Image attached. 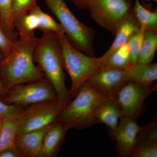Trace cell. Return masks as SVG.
Returning <instances> with one entry per match:
<instances>
[{
  "mask_svg": "<svg viewBox=\"0 0 157 157\" xmlns=\"http://www.w3.org/2000/svg\"><path fill=\"white\" fill-rule=\"evenodd\" d=\"M93 0H71L73 5L78 9L83 10L87 9V7Z\"/></svg>",
  "mask_w": 157,
  "mask_h": 157,
  "instance_id": "obj_30",
  "label": "cell"
},
{
  "mask_svg": "<svg viewBox=\"0 0 157 157\" xmlns=\"http://www.w3.org/2000/svg\"><path fill=\"white\" fill-rule=\"evenodd\" d=\"M33 58L53 86L58 101L66 107L72 98L66 86L61 46L57 34L50 31L43 32L37 39Z\"/></svg>",
  "mask_w": 157,
  "mask_h": 157,
  "instance_id": "obj_2",
  "label": "cell"
},
{
  "mask_svg": "<svg viewBox=\"0 0 157 157\" xmlns=\"http://www.w3.org/2000/svg\"><path fill=\"white\" fill-rule=\"evenodd\" d=\"M64 108L58 100L39 102L22 108L16 117L17 135L48 126L58 121Z\"/></svg>",
  "mask_w": 157,
  "mask_h": 157,
  "instance_id": "obj_6",
  "label": "cell"
},
{
  "mask_svg": "<svg viewBox=\"0 0 157 157\" xmlns=\"http://www.w3.org/2000/svg\"><path fill=\"white\" fill-rule=\"evenodd\" d=\"M28 12L33 13L37 16L39 21V29L42 32L50 31L57 34H65L64 31L59 22L53 17L42 11L36 3L30 9Z\"/></svg>",
  "mask_w": 157,
  "mask_h": 157,
  "instance_id": "obj_22",
  "label": "cell"
},
{
  "mask_svg": "<svg viewBox=\"0 0 157 157\" xmlns=\"http://www.w3.org/2000/svg\"><path fill=\"white\" fill-rule=\"evenodd\" d=\"M47 127L16 135L14 146L22 157H40Z\"/></svg>",
  "mask_w": 157,
  "mask_h": 157,
  "instance_id": "obj_14",
  "label": "cell"
},
{
  "mask_svg": "<svg viewBox=\"0 0 157 157\" xmlns=\"http://www.w3.org/2000/svg\"><path fill=\"white\" fill-rule=\"evenodd\" d=\"M157 121L156 117L141 126L131 157H157Z\"/></svg>",
  "mask_w": 157,
  "mask_h": 157,
  "instance_id": "obj_12",
  "label": "cell"
},
{
  "mask_svg": "<svg viewBox=\"0 0 157 157\" xmlns=\"http://www.w3.org/2000/svg\"><path fill=\"white\" fill-rule=\"evenodd\" d=\"M63 54L64 67L70 76V97H76L79 89L88 79L102 68L101 57L90 56L78 50L65 34L58 35Z\"/></svg>",
  "mask_w": 157,
  "mask_h": 157,
  "instance_id": "obj_4",
  "label": "cell"
},
{
  "mask_svg": "<svg viewBox=\"0 0 157 157\" xmlns=\"http://www.w3.org/2000/svg\"><path fill=\"white\" fill-rule=\"evenodd\" d=\"M140 28V26L137 22L132 8V10L121 23L116 33L115 38L112 45L108 50L102 56L100 57L102 68L113 52L121 46L126 43L132 35Z\"/></svg>",
  "mask_w": 157,
  "mask_h": 157,
  "instance_id": "obj_15",
  "label": "cell"
},
{
  "mask_svg": "<svg viewBox=\"0 0 157 157\" xmlns=\"http://www.w3.org/2000/svg\"><path fill=\"white\" fill-rule=\"evenodd\" d=\"M130 80L128 69H102L86 82L96 89L111 95H117Z\"/></svg>",
  "mask_w": 157,
  "mask_h": 157,
  "instance_id": "obj_11",
  "label": "cell"
},
{
  "mask_svg": "<svg viewBox=\"0 0 157 157\" xmlns=\"http://www.w3.org/2000/svg\"><path fill=\"white\" fill-rule=\"evenodd\" d=\"M37 0H11V14L13 22L14 20L28 12Z\"/></svg>",
  "mask_w": 157,
  "mask_h": 157,
  "instance_id": "obj_26",
  "label": "cell"
},
{
  "mask_svg": "<svg viewBox=\"0 0 157 157\" xmlns=\"http://www.w3.org/2000/svg\"><path fill=\"white\" fill-rule=\"evenodd\" d=\"M0 25L12 42L18 39L11 14V0H0Z\"/></svg>",
  "mask_w": 157,
  "mask_h": 157,
  "instance_id": "obj_19",
  "label": "cell"
},
{
  "mask_svg": "<svg viewBox=\"0 0 157 157\" xmlns=\"http://www.w3.org/2000/svg\"><path fill=\"white\" fill-rule=\"evenodd\" d=\"M157 49V29H145L136 63H149L154 59Z\"/></svg>",
  "mask_w": 157,
  "mask_h": 157,
  "instance_id": "obj_18",
  "label": "cell"
},
{
  "mask_svg": "<svg viewBox=\"0 0 157 157\" xmlns=\"http://www.w3.org/2000/svg\"><path fill=\"white\" fill-rule=\"evenodd\" d=\"M8 105H15L23 108L44 101L58 100L56 91L46 78L14 86L6 91L1 99Z\"/></svg>",
  "mask_w": 157,
  "mask_h": 157,
  "instance_id": "obj_7",
  "label": "cell"
},
{
  "mask_svg": "<svg viewBox=\"0 0 157 157\" xmlns=\"http://www.w3.org/2000/svg\"><path fill=\"white\" fill-rule=\"evenodd\" d=\"M44 1L52 13L57 18L70 43L82 52L94 56V41L96 33L94 29L79 21L64 0Z\"/></svg>",
  "mask_w": 157,
  "mask_h": 157,
  "instance_id": "obj_5",
  "label": "cell"
},
{
  "mask_svg": "<svg viewBox=\"0 0 157 157\" xmlns=\"http://www.w3.org/2000/svg\"><path fill=\"white\" fill-rule=\"evenodd\" d=\"M0 157H22V156L15 147H13L0 152Z\"/></svg>",
  "mask_w": 157,
  "mask_h": 157,
  "instance_id": "obj_29",
  "label": "cell"
},
{
  "mask_svg": "<svg viewBox=\"0 0 157 157\" xmlns=\"http://www.w3.org/2000/svg\"><path fill=\"white\" fill-rule=\"evenodd\" d=\"M22 107L15 105H8L0 100V117H17Z\"/></svg>",
  "mask_w": 157,
  "mask_h": 157,
  "instance_id": "obj_27",
  "label": "cell"
},
{
  "mask_svg": "<svg viewBox=\"0 0 157 157\" xmlns=\"http://www.w3.org/2000/svg\"><path fill=\"white\" fill-rule=\"evenodd\" d=\"M85 82L73 100L62 111L58 121L68 129L82 130L98 124L96 113L101 104L111 96Z\"/></svg>",
  "mask_w": 157,
  "mask_h": 157,
  "instance_id": "obj_3",
  "label": "cell"
},
{
  "mask_svg": "<svg viewBox=\"0 0 157 157\" xmlns=\"http://www.w3.org/2000/svg\"><path fill=\"white\" fill-rule=\"evenodd\" d=\"M37 39L34 34L19 36L9 54L1 62L0 79L6 91L14 86L46 77L33 58Z\"/></svg>",
  "mask_w": 157,
  "mask_h": 157,
  "instance_id": "obj_1",
  "label": "cell"
},
{
  "mask_svg": "<svg viewBox=\"0 0 157 157\" xmlns=\"http://www.w3.org/2000/svg\"><path fill=\"white\" fill-rule=\"evenodd\" d=\"M69 129L59 121L48 126L43 136L40 157H55L64 144Z\"/></svg>",
  "mask_w": 157,
  "mask_h": 157,
  "instance_id": "obj_13",
  "label": "cell"
},
{
  "mask_svg": "<svg viewBox=\"0 0 157 157\" xmlns=\"http://www.w3.org/2000/svg\"><path fill=\"white\" fill-rule=\"evenodd\" d=\"M132 8V0H93L87 9L96 24L115 35Z\"/></svg>",
  "mask_w": 157,
  "mask_h": 157,
  "instance_id": "obj_8",
  "label": "cell"
},
{
  "mask_svg": "<svg viewBox=\"0 0 157 157\" xmlns=\"http://www.w3.org/2000/svg\"><path fill=\"white\" fill-rule=\"evenodd\" d=\"M2 118L0 117V133L2 131Z\"/></svg>",
  "mask_w": 157,
  "mask_h": 157,
  "instance_id": "obj_33",
  "label": "cell"
},
{
  "mask_svg": "<svg viewBox=\"0 0 157 157\" xmlns=\"http://www.w3.org/2000/svg\"><path fill=\"white\" fill-rule=\"evenodd\" d=\"M156 82L144 85L130 80L117 94L121 117H125L137 122L147 110L145 100L157 91Z\"/></svg>",
  "mask_w": 157,
  "mask_h": 157,
  "instance_id": "obj_9",
  "label": "cell"
},
{
  "mask_svg": "<svg viewBox=\"0 0 157 157\" xmlns=\"http://www.w3.org/2000/svg\"><path fill=\"white\" fill-rule=\"evenodd\" d=\"M133 11L140 27L145 29H157V11H151L135 0Z\"/></svg>",
  "mask_w": 157,
  "mask_h": 157,
  "instance_id": "obj_21",
  "label": "cell"
},
{
  "mask_svg": "<svg viewBox=\"0 0 157 157\" xmlns=\"http://www.w3.org/2000/svg\"><path fill=\"white\" fill-rule=\"evenodd\" d=\"M13 44L14 42L9 39L0 25V51L5 57L11 51Z\"/></svg>",
  "mask_w": 157,
  "mask_h": 157,
  "instance_id": "obj_28",
  "label": "cell"
},
{
  "mask_svg": "<svg viewBox=\"0 0 157 157\" xmlns=\"http://www.w3.org/2000/svg\"><path fill=\"white\" fill-rule=\"evenodd\" d=\"M16 117L2 118L0 133V152L5 149L15 147L14 141L17 135Z\"/></svg>",
  "mask_w": 157,
  "mask_h": 157,
  "instance_id": "obj_23",
  "label": "cell"
},
{
  "mask_svg": "<svg viewBox=\"0 0 157 157\" xmlns=\"http://www.w3.org/2000/svg\"><path fill=\"white\" fill-rule=\"evenodd\" d=\"M131 66L130 48L127 42L113 52L101 69H128Z\"/></svg>",
  "mask_w": 157,
  "mask_h": 157,
  "instance_id": "obj_20",
  "label": "cell"
},
{
  "mask_svg": "<svg viewBox=\"0 0 157 157\" xmlns=\"http://www.w3.org/2000/svg\"><path fill=\"white\" fill-rule=\"evenodd\" d=\"M141 126L137 122L121 117L115 131L109 135L116 141V149L119 157H131Z\"/></svg>",
  "mask_w": 157,
  "mask_h": 157,
  "instance_id": "obj_10",
  "label": "cell"
},
{
  "mask_svg": "<svg viewBox=\"0 0 157 157\" xmlns=\"http://www.w3.org/2000/svg\"><path fill=\"white\" fill-rule=\"evenodd\" d=\"M121 117L120 109L116 95L111 96L104 101L96 113L98 124L106 125L108 135L115 131Z\"/></svg>",
  "mask_w": 157,
  "mask_h": 157,
  "instance_id": "obj_16",
  "label": "cell"
},
{
  "mask_svg": "<svg viewBox=\"0 0 157 157\" xmlns=\"http://www.w3.org/2000/svg\"><path fill=\"white\" fill-rule=\"evenodd\" d=\"M130 80L144 85L154 83L157 79V63H136L128 69Z\"/></svg>",
  "mask_w": 157,
  "mask_h": 157,
  "instance_id": "obj_17",
  "label": "cell"
},
{
  "mask_svg": "<svg viewBox=\"0 0 157 157\" xmlns=\"http://www.w3.org/2000/svg\"><path fill=\"white\" fill-rule=\"evenodd\" d=\"M0 65H1V62H0ZM6 93V90L4 88L2 83V82H1V79H0V97H1V99L5 96Z\"/></svg>",
  "mask_w": 157,
  "mask_h": 157,
  "instance_id": "obj_31",
  "label": "cell"
},
{
  "mask_svg": "<svg viewBox=\"0 0 157 157\" xmlns=\"http://www.w3.org/2000/svg\"><path fill=\"white\" fill-rule=\"evenodd\" d=\"M144 1H145V2H151V1H153V2L156 3L157 2V0H144Z\"/></svg>",
  "mask_w": 157,
  "mask_h": 157,
  "instance_id": "obj_34",
  "label": "cell"
},
{
  "mask_svg": "<svg viewBox=\"0 0 157 157\" xmlns=\"http://www.w3.org/2000/svg\"><path fill=\"white\" fill-rule=\"evenodd\" d=\"M145 30L144 28L140 26L139 29L132 35L127 42L130 48L132 65L135 64L137 61Z\"/></svg>",
  "mask_w": 157,
  "mask_h": 157,
  "instance_id": "obj_25",
  "label": "cell"
},
{
  "mask_svg": "<svg viewBox=\"0 0 157 157\" xmlns=\"http://www.w3.org/2000/svg\"><path fill=\"white\" fill-rule=\"evenodd\" d=\"M14 25L18 36H28L34 34V31L39 29V21L35 14L28 12L14 20Z\"/></svg>",
  "mask_w": 157,
  "mask_h": 157,
  "instance_id": "obj_24",
  "label": "cell"
},
{
  "mask_svg": "<svg viewBox=\"0 0 157 157\" xmlns=\"http://www.w3.org/2000/svg\"><path fill=\"white\" fill-rule=\"evenodd\" d=\"M5 58V56L1 51H0V62L2 61Z\"/></svg>",
  "mask_w": 157,
  "mask_h": 157,
  "instance_id": "obj_32",
  "label": "cell"
}]
</instances>
